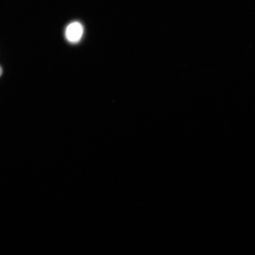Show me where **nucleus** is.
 Returning <instances> with one entry per match:
<instances>
[{
  "label": "nucleus",
  "mask_w": 255,
  "mask_h": 255,
  "mask_svg": "<svg viewBox=\"0 0 255 255\" xmlns=\"http://www.w3.org/2000/svg\"><path fill=\"white\" fill-rule=\"evenodd\" d=\"M84 34V27L79 22H73L68 25L65 32L66 38L69 42H79Z\"/></svg>",
  "instance_id": "obj_1"
},
{
  "label": "nucleus",
  "mask_w": 255,
  "mask_h": 255,
  "mask_svg": "<svg viewBox=\"0 0 255 255\" xmlns=\"http://www.w3.org/2000/svg\"><path fill=\"white\" fill-rule=\"evenodd\" d=\"M2 69L1 68V67L0 66V76H1L2 75Z\"/></svg>",
  "instance_id": "obj_2"
}]
</instances>
